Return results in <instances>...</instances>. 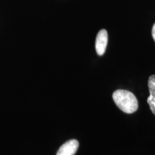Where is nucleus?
Returning a JSON list of instances; mask_svg holds the SVG:
<instances>
[{
    "instance_id": "f03ea898",
    "label": "nucleus",
    "mask_w": 155,
    "mask_h": 155,
    "mask_svg": "<svg viewBox=\"0 0 155 155\" xmlns=\"http://www.w3.org/2000/svg\"><path fill=\"white\" fill-rule=\"evenodd\" d=\"M108 43V32L106 30L98 32L96 39V50L98 55H103L106 52Z\"/></svg>"
},
{
    "instance_id": "7ed1b4c3",
    "label": "nucleus",
    "mask_w": 155,
    "mask_h": 155,
    "mask_svg": "<svg viewBox=\"0 0 155 155\" xmlns=\"http://www.w3.org/2000/svg\"><path fill=\"white\" fill-rule=\"evenodd\" d=\"M78 147V141L75 139H71L60 147L56 155H75Z\"/></svg>"
},
{
    "instance_id": "20e7f679",
    "label": "nucleus",
    "mask_w": 155,
    "mask_h": 155,
    "mask_svg": "<svg viewBox=\"0 0 155 155\" xmlns=\"http://www.w3.org/2000/svg\"><path fill=\"white\" fill-rule=\"evenodd\" d=\"M148 87L150 90V96L147 98V103L151 111L155 115V75H151L149 78Z\"/></svg>"
},
{
    "instance_id": "39448f33",
    "label": "nucleus",
    "mask_w": 155,
    "mask_h": 155,
    "mask_svg": "<svg viewBox=\"0 0 155 155\" xmlns=\"http://www.w3.org/2000/svg\"><path fill=\"white\" fill-rule=\"evenodd\" d=\"M152 38L154 39V40L155 41V23L152 28Z\"/></svg>"
},
{
    "instance_id": "f257e3e1",
    "label": "nucleus",
    "mask_w": 155,
    "mask_h": 155,
    "mask_svg": "<svg viewBox=\"0 0 155 155\" xmlns=\"http://www.w3.org/2000/svg\"><path fill=\"white\" fill-rule=\"evenodd\" d=\"M113 99L122 111L132 114L138 108V101L132 93L126 90H117L114 92Z\"/></svg>"
}]
</instances>
